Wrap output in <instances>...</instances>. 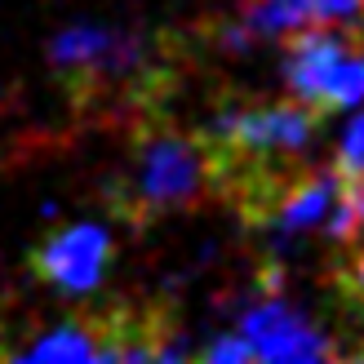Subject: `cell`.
Instances as JSON below:
<instances>
[{"instance_id":"6da1fadb","label":"cell","mask_w":364,"mask_h":364,"mask_svg":"<svg viewBox=\"0 0 364 364\" xmlns=\"http://www.w3.org/2000/svg\"><path fill=\"white\" fill-rule=\"evenodd\" d=\"M169 53V41H156L147 31L76 23L49 41V67L76 107H120V112L142 107L147 112L173 80Z\"/></svg>"},{"instance_id":"7a4b0ae2","label":"cell","mask_w":364,"mask_h":364,"mask_svg":"<svg viewBox=\"0 0 364 364\" xmlns=\"http://www.w3.org/2000/svg\"><path fill=\"white\" fill-rule=\"evenodd\" d=\"M218 191V165L205 129L142 124L124 169L107 182V205L120 223L151 227L160 218L191 213Z\"/></svg>"},{"instance_id":"3957f363","label":"cell","mask_w":364,"mask_h":364,"mask_svg":"<svg viewBox=\"0 0 364 364\" xmlns=\"http://www.w3.org/2000/svg\"><path fill=\"white\" fill-rule=\"evenodd\" d=\"M112 253H116V245L102 223H76V227L49 231L45 240H36L27 253V267L53 294L85 298L102 284L107 267H112Z\"/></svg>"},{"instance_id":"277c9868","label":"cell","mask_w":364,"mask_h":364,"mask_svg":"<svg viewBox=\"0 0 364 364\" xmlns=\"http://www.w3.org/2000/svg\"><path fill=\"white\" fill-rule=\"evenodd\" d=\"M240 333L253 347V360H271V364H320L342 355L338 342L280 294L253 302L240 316Z\"/></svg>"},{"instance_id":"5b68a950","label":"cell","mask_w":364,"mask_h":364,"mask_svg":"<svg viewBox=\"0 0 364 364\" xmlns=\"http://www.w3.org/2000/svg\"><path fill=\"white\" fill-rule=\"evenodd\" d=\"M294 41L284 49V85H289V98H298L302 107L324 120L329 116V89L338 67L347 63V53L355 41H347L338 27H298L289 31Z\"/></svg>"},{"instance_id":"8992f818","label":"cell","mask_w":364,"mask_h":364,"mask_svg":"<svg viewBox=\"0 0 364 364\" xmlns=\"http://www.w3.org/2000/svg\"><path fill=\"white\" fill-rule=\"evenodd\" d=\"M98 333L89 329V324L71 320V324H58V329H49L41 342H31L23 351L27 360H98Z\"/></svg>"},{"instance_id":"52a82bcc","label":"cell","mask_w":364,"mask_h":364,"mask_svg":"<svg viewBox=\"0 0 364 364\" xmlns=\"http://www.w3.org/2000/svg\"><path fill=\"white\" fill-rule=\"evenodd\" d=\"M333 169H338L342 182H347V191H360L364 187V112L347 124V134H342Z\"/></svg>"},{"instance_id":"ba28073f","label":"cell","mask_w":364,"mask_h":364,"mask_svg":"<svg viewBox=\"0 0 364 364\" xmlns=\"http://www.w3.org/2000/svg\"><path fill=\"white\" fill-rule=\"evenodd\" d=\"M338 316H342V329H347L342 355H364V298H342Z\"/></svg>"},{"instance_id":"9c48e42d","label":"cell","mask_w":364,"mask_h":364,"mask_svg":"<svg viewBox=\"0 0 364 364\" xmlns=\"http://www.w3.org/2000/svg\"><path fill=\"white\" fill-rule=\"evenodd\" d=\"M205 360H213V364H240V360H253V347L245 342V333H227V338H213L205 351H200Z\"/></svg>"}]
</instances>
